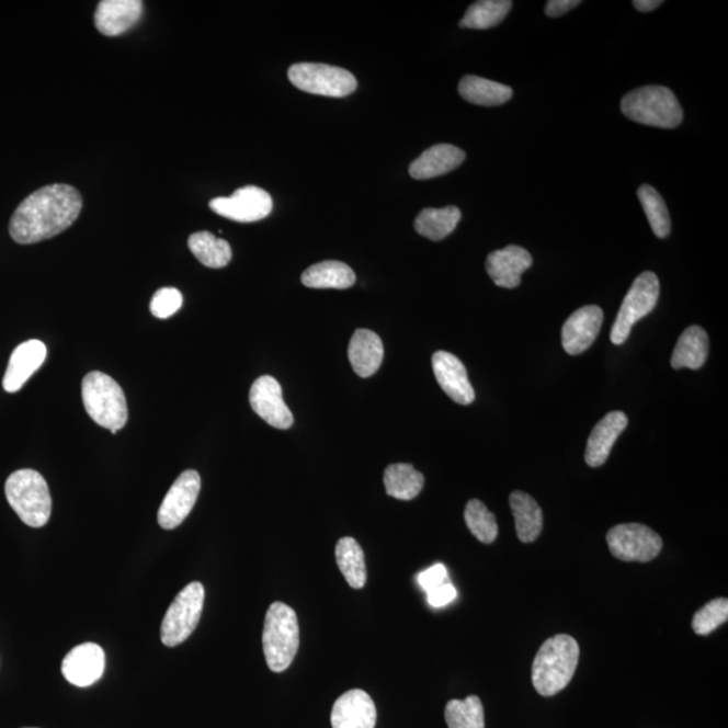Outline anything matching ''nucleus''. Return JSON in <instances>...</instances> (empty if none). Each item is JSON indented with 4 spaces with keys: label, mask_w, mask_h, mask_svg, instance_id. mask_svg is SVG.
<instances>
[{
    "label": "nucleus",
    "mask_w": 728,
    "mask_h": 728,
    "mask_svg": "<svg viewBox=\"0 0 728 728\" xmlns=\"http://www.w3.org/2000/svg\"><path fill=\"white\" fill-rule=\"evenodd\" d=\"M83 198L73 186L55 184L41 187L23 200L10 221L14 242L33 244L57 237L78 219Z\"/></svg>",
    "instance_id": "nucleus-1"
},
{
    "label": "nucleus",
    "mask_w": 728,
    "mask_h": 728,
    "mask_svg": "<svg viewBox=\"0 0 728 728\" xmlns=\"http://www.w3.org/2000/svg\"><path fill=\"white\" fill-rule=\"evenodd\" d=\"M579 656L577 639L567 634L546 639L532 668L533 685L538 694L549 697L566 689L577 672Z\"/></svg>",
    "instance_id": "nucleus-2"
},
{
    "label": "nucleus",
    "mask_w": 728,
    "mask_h": 728,
    "mask_svg": "<svg viewBox=\"0 0 728 728\" xmlns=\"http://www.w3.org/2000/svg\"><path fill=\"white\" fill-rule=\"evenodd\" d=\"M621 110L633 122L659 128H676L684 117L676 95L661 86H646L627 93Z\"/></svg>",
    "instance_id": "nucleus-3"
},
{
    "label": "nucleus",
    "mask_w": 728,
    "mask_h": 728,
    "mask_svg": "<svg viewBox=\"0 0 728 728\" xmlns=\"http://www.w3.org/2000/svg\"><path fill=\"white\" fill-rule=\"evenodd\" d=\"M262 642L270 671H286L295 660L299 646V626L295 610L285 603L274 602L266 613Z\"/></svg>",
    "instance_id": "nucleus-4"
},
{
    "label": "nucleus",
    "mask_w": 728,
    "mask_h": 728,
    "mask_svg": "<svg viewBox=\"0 0 728 728\" xmlns=\"http://www.w3.org/2000/svg\"><path fill=\"white\" fill-rule=\"evenodd\" d=\"M5 498L23 524L43 527L52 514V497L45 478L34 469L11 474L4 486Z\"/></svg>",
    "instance_id": "nucleus-5"
},
{
    "label": "nucleus",
    "mask_w": 728,
    "mask_h": 728,
    "mask_svg": "<svg viewBox=\"0 0 728 728\" xmlns=\"http://www.w3.org/2000/svg\"><path fill=\"white\" fill-rule=\"evenodd\" d=\"M81 395L88 416L98 425L121 431L126 425L128 410L125 393L107 374L92 372L86 375Z\"/></svg>",
    "instance_id": "nucleus-6"
},
{
    "label": "nucleus",
    "mask_w": 728,
    "mask_h": 728,
    "mask_svg": "<svg viewBox=\"0 0 728 728\" xmlns=\"http://www.w3.org/2000/svg\"><path fill=\"white\" fill-rule=\"evenodd\" d=\"M204 599V585L198 581H193L179 592L163 616L161 625L163 645L174 648L192 636L202 618Z\"/></svg>",
    "instance_id": "nucleus-7"
},
{
    "label": "nucleus",
    "mask_w": 728,
    "mask_h": 728,
    "mask_svg": "<svg viewBox=\"0 0 728 728\" xmlns=\"http://www.w3.org/2000/svg\"><path fill=\"white\" fill-rule=\"evenodd\" d=\"M292 84L312 95L344 98L356 90L355 76L327 64L299 62L287 70Z\"/></svg>",
    "instance_id": "nucleus-8"
},
{
    "label": "nucleus",
    "mask_w": 728,
    "mask_h": 728,
    "mask_svg": "<svg viewBox=\"0 0 728 728\" xmlns=\"http://www.w3.org/2000/svg\"><path fill=\"white\" fill-rule=\"evenodd\" d=\"M659 297V277L651 272L638 275L616 315L612 330V342L615 345L624 344L629 339L633 327L656 308Z\"/></svg>",
    "instance_id": "nucleus-9"
},
{
    "label": "nucleus",
    "mask_w": 728,
    "mask_h": 728,
    "mask_svg": "<svg viewBox=\"0 0 728 728\" xmlns=\"http://www.w3.org/2000/svg\"><path fill=\"white\" fill-rule=\"evenodd\" d=\"M607 544L616 559L626 562H648L662 549V539L650 527L641 524H622L607 533Z\"/></svg>",
    "instance_id": "nucleus-10"
},
{
    "label": "nucleus",
    "mask_w": 728,
    "mask_h": 728,
    "mask_svg": "<svg viewBox=\"0 0 728 728\" xmlns=\"http://www.w3.org/2000/svg\"><path fill=\"white\" fill-rule=\"evenodd\" d=\"M209 208L215 214L239 223H252L265 219L273 211V198L265 190L258 186H243L230 197L211 200Z\"/></svg>",
    "instance_id": "nucleus-11"
},
{
    "label": "nucleus",
    "mask_w": 728,
    "mask_h": 728,
    "mask_svg": "<svg viewBox=\"0 0 728 728\" xmlns=\"http://www.w3.org/2000/svg\"><path fill=\"white\" fill-rule=\"evenodd\" d=\"M200 489L202 478L195 469H187L180 475L158 510V524L162 530L173 531L185 521L195 508Z\"/></svg>",
    "instance_id": "nucleus-12"
},
{
    "label": "nucleus",
    "mask_w": 728,
    "mask_h": 728,
    "mask_svg": "<svg viewBox=\"0 0 728 728\" xmlns=\"http://www.w3.org/2000/svg\"><path fill=\"white\" fill-rule=\"evenodd\" d=\"M250 405L252 410L277 430H289L293 425V414L282 397L278 380L263 375L251 386Z\"/></svg>",
    "instance_id": "nucleus-13"
},
{
    "label": "nucleus",
    "mask_w": 728,
    "mask_h": 728,
    "mask_svg": "<svg viewBox=\"0 0 728 728\" xmlns=\"http://www.w3.org/2000/svg\"><path fill=\"white\" fill-rule=\"evenodd\" d=\"M603 310L596 305H587L568 317L562 326V348L569 355H580L595 342L603 325Z\"/></svg>",
    "instance_id": "nucleus-14"
},
{
    "label": "nucleus",
    "mask_w": 728,
    "mask_h": 728,
    "mask_svg": "<svg viewBox=\"0 0 728 728\" xmlns=\"http://www.w3.org/2000/svg\"><path fill=\"white\" fill-rule=\"evenodd\" d=\"M105 653L99 645L87 642L76 646L62 661L64 678L70 684L87 689L103 676Z\"/></svg>",
    "instance_id": "nucleus-15"
},
{
    "label": "nucleus",
    "mask_w": 728,
    "mask_h": 728,
    "mask_svg": "<svg viewBox=\"0 0 728 728\" xmlns=\"http://www.w3.org/2000/svg\"><path fill=\"white\" fill-rule=\"evenodd\" d=\"M432 366L434 377L445 395L459 405L474 402V387L468 379L467 368L459 357L447 351H437L432 356Z\"/></svg>",
    "instance_id": "nucleus-16"
},
{
    "label": "nucleus",
    "mask_w": 728,
    "mask_h": 728,
    "mask_svg": "<svg viewBox=\"0 0 728 728\" xmlns=\"http://www.w3.org/2000/svg\"><path fill=\"white\" fill-rule=\"evenodd\" d=\"M332 728H375L377 707L362 690H351L333 704L331 713Z\"/></svg>",
    "instance_id": "nucleus-17"
},
{
    "label": "nucleus",
    "mask_w": 728,
    "mask_h": 728,
    "mask_svg": "<svg viewBox=\"0 0 728 728\" xmlns=\"http://www.w3.org/2000/svg\"><path fill=\"white\" fill-rule=\"evenodd\" d=\"M532 265L533 258L530 251L514 244L492 251L486 260V270L490 278L497 286L504 287V289H514L520 286L522 273Z\"/></svg>",
    "instance_id": "nucleus-18"
},
{
    "label": "nucleus",
    "mask_w": 728,
    "mask_h": 728,
    "mask_svg": "<svg viewBox=\"0 0 728 728\" xmlns=\"http://www.w3.org/2000/svg\"><path fill=\"white\" fill-rule=\"evenodd\" d=\"M46 355L48 350L39 340H29L18 345L5 369L3 389L8 393L20 391L32 375L43 366Z\"/></svg>",
    "instance_id": "nucleus-19"
},
{
    "label": "nucleus",
    "mask_w": 728,
    "mask_h": 728,
    "mask_svg": "<svg viewBox=\"0 0 728 728\" xmlns=\"http://www.w3.org/2000/svg\"><path fill=\"white\" fill-rule=\"evenodd\" d=\"M140 0H103L98 5L95 25L107 37H116L130 31L143 16Z\"/></svg>",
    "instance_id": "nucleus-20"
},
{
    "label": "nucleus",
    "mask_w": 728,
    "mask_h": 728,
    "mask_svg": "<svg viewBox=\"0 0 728 728\" xmlns=\"http://www.w3.org/2000/svg\"><path fill=\"white\" fill-rule=\"evenodd\" d=\"M629 419L624 412H610L598 422L587 443L585 462L590 467H601L607 462L616 439L626 430Z\"/></svg>",
    "instance_id": "nucleus-21"
},
{
    "label": "nucleus",
    "mask_w": 728,
    "mask_h": 728,
    "mask_svg": "<svg viewBox=\"0 0 728 728\" xmlns=\"http://www.w3.org/2000/svg\"><path fill=\"white\" fill-rule=\"evenodd\" d=\"M464 160H466V152L456 146L434 145L410 163L409 173L414 180H430L459 168Z\"/></svg>",
    "instance_id": "nucleus-22"
},
{
    "label": "nucleus",
    "mask_w": 728,
    "mask_h": 728,
    "mask_svg": "<svg viewBox=\"0 0 728 728\" xmlns=\"http://www.w3.org/2000/svg\"><path fill=\"white\" fill-rule=\"evenodd\" d=\"M384 343L377 333L369 330H356L349 348L352 368L362 378L372 377L384 362Z\"/></svg>",
    "instance_id": "nucleus-23"
},
{
    "label": "nucleus",
    "mask_w": 728,
    "mask_h": 728,
    "mask_svg": "<svg viewBox=\"0 0 728 728\" xmlns=\"http://www.w3.org/2000/svg\"><path fill=\"white\" fill-rule=\"evenodd\" d=\"M510 508L515 520L516 536L522 543L536 542L543 532V510L534 498L522 491H514L510 496Z\"/></svg>",
    "instance_id": "nucleus-24"
},
{
    "label": "nucleus",
    "mask_w": 728,
    "mask_h": 728,
    "mask_svg": "<svg viewBox=\"0 0 728 728\" xmlns=\"http://www.w3.org/2000/svg\"><path fill=\"white\" fill-rule=\"evenodd\" d=\"M302 281L312 289H349L355 284L356 275L343 262L325 261L305 270Z\"/></svg>",
    "instance_id": "nucleus-25"
},
{
    "label": "nucleus",
    "mask_w": 728,
    "mask_h": 728,
    "mask_svg": "<svg viewBox=\"0 0 728 728\" xmlns=\"http://www.w3.org/2000/svg\"><path fill=\"white\" fill-rule=\"evenodd\" d=\"M709 340L702 327L692 326L681 334L672 355V367L697 369L708 357Z\"/></svg>",
    "instance_id": "nucleus-26"
},
{
    "label": "nucleus",
    "mask_w": 728,
    "mask_h": 728,
    "mask_svg": "<svg viewBox=\"0 0 728 728\" xmlns=\"http://www.w3.org/2000/svg\"><path fill=\"white\" fill-rule=\"evenodd\" d=\"M459 93L468 103L484 107H497L513 98V90L509 86L473 75L464 76L460 80Z\"/></svg>",
    "instance_id": "nucleus-27"
},
{
    "label": "nucleus",
    "mask_w": 728,
    "mask_h": 728,
    "mask_svg": "<svg viewBox=\"0 0 728 728\" xmlns=\"http://www.w3.org/2000/svg\"><path fill=\"white\" fill-rule=\"evenodd\" d=\"M462 219L460 209L450 205L445 208H425L416 217V231L433 242L447 238Z\"/></svg>",
    "instance_id": "nucleus-28"
},
{
    "label": "nucleus",
    "mask_w": 728,
    "mask_h": 728,
    "mask_svg": "<svg viewBox=\"0 0 728 728\" xmlns=\"http://www.w3.org/2000/svg\"><path fill=\"white\" fill-rule=\"evenodd\" d=\"M424 481V475L417 471L412 464L397 463L385 469L386 492L399 501H410L419 496Z\"/></svg>",
    "instance_id": "nucleus-29"
},
{
    "label": "nucleus",
    "mask_w": 728,
    "mask_h": 728,
    "mask_svg": "<svg viewBox=\"0 0 728 728\" xmlns=\"http://www.w3.org/2000/svg\"><path fill=\"white\" fill-rule=\"evenodd\" d=\"M334 555H337L340 572L343 573L350 587L354 590L363 589L366 585L367 571L360 543L352 537L340 538Z\"/></svg>",
    "instance_id": "nucleus-30"
},
{
    "label": "nucleus",
    "mask_w": 728,
    "mask_h": 728,
    "mask_svg": "<svg viewBox=\"0 0 728 728\" xmlns=\"http://www.w3.org/2000/svg\"><path fill=\"white\" fill-rule=\"evenodd\" d=\"M187 246L192 254L197 258L204 266L211 269L226 268L232 260L230 243L225 239L216 238L208 231L192 234L187 239Z\"/></svg>",
    "instance_id": "nucleus-31"
},
{
    "label": "nucleus",
    "mask_w": 728,
    "mask_h": 728,
    "mask_svg": "<svg viewBox=\"0 0 728 728\" xmlns=\"http://www.w3.org/2000/svg\"><path fill=\"white\" fill-rule=\"evenodd\" d=\"M512 8L513 2H510V0H480V2L469 5L459 26L475 29V31L496 27L508 16Z\"/></svg>",
    "instance_id": "nucleus-32"
},
{
    "label": "nucleus",
    "mask_w": 728,
    "mask_h": 728,
    "mask_svg": "<svg viewBox=\"0 0 728 728\" xmlns=\"http://www.w3.org/2000/svg\"><path fill=\"white\" fill-rule=\"evenodd\" d=\"M639 202L657 238L663 239L671 234V215L659 192L650 185H641L638 190Z\"/></svg>",
    "instance_id": "nucleus-33"
},
{
    "label": "nucleus",
    "mask_w": 728,
    "mask_h": 728,
    "mask_svg": "<svg viewBox=\"0 0 728 728\" xmlns=\"http://www.w3.org/2000/svg\"><path fill=\"white\" fill-rule=\"evenodd\" d=\"M448 728H485V709L478 696L451 701L445 707Z\"/></svg>",
    "instance_id": "nucleus-34"
},
{
    "label": "nucleus",
    "mask_w": 728,
    "mask_h": 728,
    "mask_svg": "<svg viewBox=\"0 0 728 728\" xmlns=\"http://www.w3.org/2000/svg\"><path fill=\"white\" fill-rule=\"evenodd\" d=\"M464 520L469 532L479 539L480 543H494L498 536V525L496 515L486 508L484 502L473 499L467 503L464 510Z\"/></svg>",
    "instance_id": "nucleus-35"
},
{
    "label": "nucleus",
    "mask_w": 728,
    "mask_h": 728,
    "mask_svg": "<svg viewBox=\"0 0 728 728\" xmlns=\"http://www.w3.org/2000/svg\"><path fill=\"white\" fill-rule=\"evenodd\" d=\"M728 619V601L726 598L714 599L706 606L698 610L692 621V627L697 636H708L718 629Z\"/></svg>",
    "instance_id": "nucleus-36"
},
{
    "label": "nucleus",
    "mask_w": 728,
    "mask_h": 728,
    "mask_svg": "<svg viewBox=\"0 0 728 728\" xmlns=\"http://www.w3.org/2000/svg\"><path fill=\"white\" fill-rule=\"evenodd\" d=\"M181 307L182 295L174 287H162L152 296L150 303L151 315L162 320L178 314Z\"/></svg>",
    "instance_id": "nucleus-37"
},
{
    "label": "nucleus",
    "mask_w": 728,
    "mask_h": 728,
    "mask_svg": "<svg viewBox=\"0 0 728 728\" xmlns=\"http://www.w3.org/2000/svg\"><path fill=\"white\" fill-rule=\"evenodd\" d=\"M445 583H448V572L443 564H436V566L419 575V584L426 594Z\"/></svg>",
    "instance_id": "nucleus-38"
},
{
    "label": "nucleus",
    "mask_w": 728,
    "mask_h": 728,
    "mask_svg": "<svg viewBox=\"0 0 728 728\" xmlns=\"http://www.w3.org/2000/svg\"><path fill=\"white\" fill-rule=\"evenodd\" d=\"M457 592L454 585L445 583L437 587V589L428 592V602H430L432 607H444L447 606L451 602H454L456 599Z\"/></svg>",
    "instance_id": "nucleus-39"
},
{
    "label": "nucleus",
    "mask_w": 728,
    "mask_h": 728,
    "mask_svg": "<svg viewBox=\"0 0 728 728\" xmlns=\"http://www.w3.org/2000/svg\"><path fill=\"white\" fill-rule=\"evenodd\" d=\"M581 4L580 0H549L545 5V14L550 18H559L567 14L568 11L577 9Z\"/></svg>",
    "instance_id": "nucleus-40"
},
{
    "label": "nucleus",
    "mask_w": 728,
    "mask_h": 728,
    "mask_svg": "<svg viewBox=\"0 0 728 728\" xmlns=\"http://www.w3.org/2000/svg\"><path fill=\"white\" fill-rule=\"evenodd\" d=\"M662 3L661 0H636L633 5L642 13H650V11L659 9Z\"/></svg>",
    "instance_id": "nucleus-41"
}]
</instances>
